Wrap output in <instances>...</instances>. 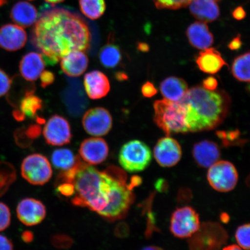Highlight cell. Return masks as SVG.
Returning a JSON list of instances; mask_svg holds the SVG:
<instances>
[{"mask_svg":"<svg viewBox=\"0 0 250 250\" xmlns=\"http://www.w3.org/2000/svg\"><path fill=\"white\" fill-rule=\"evenodd\" d=\"M31 42L42 53L45 63L54 65L73 51H85L91 42L85 21L67 9L43 10L33 28Z\"/></svg>","mask_w":250,"mask_h":250,"instance_id":"1","label":"cell"},{"mask_svg":"<svg viewBox=\"0 0 250 250\" xmlns=\"http://www.w3.org/2000/svg\"><path fill=\"white\" fill-rule=\"evenodd\" d=\"M69 183L74 188L71 202L78 207L86 208L99 213L108 203L110 177L105 170L100 171L81 161L78 156L71 169L61 171L55 183Z\"/></svg>","mask_w":250,"mask_h":250,"instance_id":"2","label":"cell"},{"mask_svg":"<svg viewBox=\"0 0 250 250\" xmlns=\"http://www.w3.org/2000/svg\"><path fill=\"white\" fill-rule=\"evenodd\" d=\"M186 107L188 132L196 133L215 129L229 111L231 99L224 90L210 91L203 86L188 89L181 100Z\"/></svg>","mask_w":250,"mask_h":250,"instance_id":"3","label":"cell"},{"mask_svg":"<svg viewBox=\"0 0 250 250\" xmlns=\"http://www.w3.org/2000/svg\"><path fill=\"white\" fill-rule=\"evenodd\" d=\"M105 170L110 177V192L107 206L98 214L107 221L121 220L126 217L135 199L133 193L135 187L127 183L126 174L121 168L111 166Z\"/></svg>","mask_w":250,"mask_h":250,"instance_id":"4","label":"cell"},{"mask_svg":"<svg viewBox=\"0 0 250 250\" xmlns=\"http://www.w3.org/2000/svg\"><path fill=\"white\" fill-rule=\"evenodd\" d=\"M155 123L170 136L171 134L187 133L186 107L182 101L171 102L159 100L154 103Z\"/></svg>","mask_w":250,"mask_h":250,"instance_id":"5","label":"cell"},{"mask_svg":"<svg viewBox=\"0 0 250 250\" xmlns=\"http://www.w3.org/2000/svg\"><path fill=\"white\" fill-rule=\"evenodd\" d=\"M228 239L227 231L220 224L206 222L190 237L189 250H223Z\"/></svg>","mask_w":250,"mask_h":250,"instance_id":"6","label":"cell"},{"mask_svg":"<svg viewBox=\"0 0 250 250\" xmlns=\"http://www.w3.org/2000/svg\"><path fill=\"white\" fill-rule=\"evenodd\" d=\"M152 160L151 149L140 140H132L122 146L118 161L122 167L129 173L145 170Z\"/></svg>","mask_w":250,"mask_h":250,"instance_id":"7","label":"cell"},{"mask_svg":"<svg viewBox=\"0 0 250 250\" xmlns=\"http://www.w3.org/2000/svg\"><path fill=\"white\" fill-rule=\"evenodd\" d=\"M21 175L28 183L34 186H43L52 176L51 164L45 156L40 154L28 155L21 167Z\"/></svg>","mask_w":250,"mask_h":250,"instance_id":"8","label":"cell"},{"mask_svg":"<svg viewBox=\"0 0 250 250\" xmlns=\"http://www.w3.org/2000/svg\"><path fill=\"white\" fill-rule=\"evenodd\" d=\"M210 186L217 191L228 192L232 190L238 182V172L231 162L220 161L210 167L207 174Z\"/></svg>","mask_w":250,"mask_h":250,"instance_id":"9","label":"cell"},{"mask_svg":"<svg viewBox=\"0 0 250 250\" xmlns=\"http://www.w3.org/2000/svg\"><path fill=\"white\" fill-rule=\"evenodd\" d=\"M198 212L190 206L177 208L171 215L170 232L180 239L190 238L201 227Z\"/></svg>","mask_w":250,"mask_h":250,"instance_id":"10","label":"cell"},{"mask_svg":"<svg viewBox=\"0 0 250 250\" xmlns=\"http://www.w3.org/2000/svg\"><path fill=\"white\" fill-rule=\"evenodd\" d=\"M47 144L62 146L69 144L72 138L71 126L67 119L55 115L50 118L43 130Z\"/></svg>","mask_w":250,"mask_h":250,"instance_id":"11","label":"cell"},{"mask_svg":"<svg viewBox=\"0 0 250 250\" xmlns=\"http://www.w3.org/2000/svg\"><path fill=\"white\" fill-rule=\"evenodd\" d=\"M83 125L86 132L93 136H102L111 129L112 118L104 108L95 107L89 109L84 114Z\"/></svg>","mask_w":250,"mask_h":250,"instance_id":"12","label":"cell"},{"mask_svg":"<svg viewBox=\"0 0 250 250\" xmlns=\"http://www.w3.org/2000/svg\"><path fill=\"white\" fill-rule=\"evenodd\" d=\"M154 156L157 163L163 167L176 165L182 156V149L176 140L167 136L158 141L154 149Z\"/></svg>","mask_w":250,"mask_h":250,"instance_id":"13","label":"cell"},{"mask_svg":"<svg viewBox=\"0 0 250 250\" xmlns=\"http://www.w3.org/2000/svg\"><path fill=\"white\" fill-rule=\"evenodd\" d=\"M46 208L43 203L34 198H24L19 202L17 215L21 223L28 227L35 226L44 220Z\"/></svg>","mask_w":250,"mask_h":250,"instance_id":"14","label":"cell"},{"mask_svg":"<svg viewBox=\"0 0 250 250\" xmlns=\"http://www.w3.org/2000/svg\"><path fill=\"white\" fill-rule=\"evenodd\" d=\"M79 152L81 157L87 164L99 165L107 158L109 147L104 139L93 137L83 141Z\"/></svg>","mask_w":250,"mask_h":250,"instance_id":"15","label":"cell"},{"mask_svg":"<svg viewBox=\"0 0 250 250\" xmlns=\"http://www.w3.org/2000/svg\"><path fill=\"white\" fill-rule=\"evenodd\" d=\"M27 40L26 31L17 24H7L0 28V48L9 52L23 48Z\"/></svg>","mask_w":250,"mask_h":250,"instance_id":"16","label":"cell"},{"mask_svg":"<svg viewBox=\"0 0 250 250\" xmlns=\"http://www.w3.org/2000/svg\"><path fill=\"white\" fill-rule=\"evenodd\" d=\"M192 155L199 167L208 168L220 159L221 151L216 143L205 140L193 146Z\"/></svg>","mask_w":250,"mask_h":250,"instance_id":"17","label":"cell"},{"mask_svg":"<svg viewBox=\"0 0 250 250\" xmlns=\"http://www.w3.org/2000/svg\"><path fill=\"white\" fill-rule=\"evenodd\" d=\"M83 85L87 96L94 100L104 98L110 90L107 77L98 70L87 73L84 77Z\"/></svg>","mask_w":250,"mask_h":250,"instance_id":"18","label":"cell"},{"mask_svg":"<svg viewBox=\"0 0 250 250\" xmlns=\"http://www.w3.org/2000/svg\"><path fill=\"white\" fill-rule=\"evenodd\" d=\"M186 35L190 44L198 49H208L214 43L213 35L207 24L203 21L190 24L186 31Z\"/></svg>","mask_w":250,"mask_h":250,"instance_id":"19","label":"cell"},{"mask_svg":"<svg viewBox=\"0 0 250 250\" xmlns=\"http://www.w3.org/2000/svg\"><path fill=\"white\" fill-rule=\"evenodd\" d=\"M45 62L42 54L30 52L25 55L20 62L21 77L27 81L33 82L40 77L45 68Z\"/></svg>","mask_w":250,"mask_h":250,"instance_id":"20","label":"cell"},{"mask_svg":"<svg viewBox=\"0 0 250 250\" xmlns=\"http://www.w3.org/2000/svg\"><path fill=\"white\" fill-rule=\"evenodd\" d=\"M88 62V58L85 52L73 51L61 59V66L62 71L68 76L77 77L86 70Z\"/></svg>","mask_w":250,"mask_h":250,"instance_id":"21","label":"cell"},{"mask_svg":"<svg viewBox=\"0 0 250 250\" xmlns=\"http://www.w3.org/2000/svg\"><path fill=\"white\" fill-rule=\"evenodd\" d=\"M196 62L200 70L205 73L215 74L228 64L220 52L213 48H209L199 53Z\"/></svg>","mask_w":250,"mask_h":250,"instance_id":"22","label":"cell"},{"mask_svg":"<svg viewBox=\"0 0 250 250\" xmlns=\"http://www.w3.org/2000/svg\"><path fill=\"white\" fill-rule=\"evenodd\" d=\"M189 5L190 14L203 22H212L220 17L216 0H193Z\"/></svg>","mask_w":250,"mask_h":250,"instance_id":"23","label":"cell"},{"mask_svg":"<svg viewBox=\"0 0 250 250\" xmlns=\"http://www.w3.org/2000/svg\"><path fill=\"white\" fill-rule=\"evenodd\" d=\"M11 20L16 24L23 28L35 24L38 18V12L33 4L27 1H20L12 8L10 12Z\"/></svg>","mask_w":250,"mask_h":250,"instance_id":"24","label":"cell"},{"mask_svg":"<svg viewBox=\"0 0 250 250\" xmlns=\"http://www.w3.org/2000/svg\"><path fill=\"white\" fill-rule=\"evenodd\" d=\"M188 89L186 81L176 77L166 78L160 85L161 92L165 99L174 102L181 101Z\"/></svg>","mask_w":250,"mask_h":250,"instance_id":"25","label":"cell"},{"mask_svg":"<svg viewBox=\"0 0 250 250\" xmlns=\"http://www.w3.org/2000/svg\"><path fill=\"white\" fill-rule=\"evenodd\" d=\"M34 92L27 94L19 104V108L13 112L14 118L18 121H23L28 117L31 118L37 116V112L42 110V100L34 95Z\"/></svg>","mask_w":250,"mask_h":250,"instance_id":"26","label":"cell"},{"mask_svg":"<svg viewBox=\"0 0 250 250\" xmlns=\"http://www.w3.org/2000/svg\"><path fill=\"white\" fill-rule=\"evenodd\" d=\"M64 102L68 111L74 115H78L86 108L87 102L80 84H73L64 93Z\"/></svg>","mask_w":250,"mask_h":250,"instance_id":"27","label":"cell"},{"mask_svg":"<svg viewBox=\"0 0 250 250\" xmlns=\"http://www.w3.org/2000/svg\"><path fill=\"white\" fill-rule=\"evenodd\" d=\"M100 62L105 68H114L121 63L123 56L119 46L113 42H109L100 51Z\"/></svg>","mask_w":250,"mask_h":250,"instance_id":"28","label":"cell"},{"mask_svg":"<svg viewBox=\"0 0 250 250\" xmlns=\"http://www.w3.org/2000/svg\"><path fill=\"white\" fill-rule=\"evenodd\" d=\"M78 156H75L70 149L61 148L55 150L52 155V162L54 167L61 171L71 169L76 165Z\"/></svg>","mask_w":250,"mask_h":250,"instance_id":"29","label":"cell"},{"mask_svg":"<svg viewBox=\"0 0 250 250\" xmlns=\"http://www.w3.org/2000/svg\"><path fill=\"white\" fill-rule=\"evenodd\" d=\"M12 80V84L10 89L8 93V101L15 107H18L21 100L27 94L34 92V87L33 86L26 85L24 84L23 81L17 76Z\"/></svg>","mask_w":250,"mask_h":250,"instance_id":"30","label":"cell"},{"mask_svg":"<svg viewBox=\"0 0 250 250\" xmlns=\"http://www.w3.org/2000/svg\"><path fill=\"white\" fill-rule=\"evenodd\" d=\"M232 74L237 80L250 83V52L234 59L232 65Z\"/></svg>","mask_w":250,"mask_h":250,"instance_id":"31","label":"cell"},{"mask_svg":"<svg viewBox=\"0 0 250 250\" xmlns=\"http://www.w3.org/2000/svg\"><path fill=\"white\" fill-rule=\"evenodd\" d=\"M17 173L11 163L0 161V197L4 195L17 180Z\"/></svg>","mask_w":250,"mask_h":250,"instance_id":"32","label":"cell"},{"mask_svg":"<svg viewBox=\"0 0 250 250\" xmlns=\"http://www.w3.org/2000/svg\"><path fill=\"white\" fill-rule=\"evenodd\" d=\"M79 4L82 13L91 20L101 18L106 9L104 0H79Z\"/></svg>","mask_w":250,"mask_h":250,"instance_id":"33","label":"cell"},{"mask_svg":"<svg viewBox=\"0 0 250 250\" xmlns=\"http://www.w3.org/2000/svg\"><path fill=\"white\" fill-rule=\"evenodd\" d=\"M40 134L41 127L38 125H32L28 127L25 132L21 129L18 131V133L15 134L16 142L21 147L26 148Z\"/></svg>","mask_w":250,"mask_h":250,"instance_id":"34","label":"cell"},{"mask_svg":"<svg viewBox=\"0 0 250 250\" xmlns=\"http://www.w3.org/2000/svg\"><path fill=\"white\" fill-rule=\"evenodd\" d=\"M218 138L226 147L233 146H242L246 143L245 140L240 139L239 130L218 131L216 133Z\"/></svg>","mask_w":250,"mask_h":250,"instance_id":"35","label":"cell"},{"mask_svg":"<svg viewBox=\"0 0 250 250\" xmlns=\"http://www.w3.org/2000/svg\"><path fill=\"white\" fill-rule=\"evenodd\" d=\"M235 239L243 250H250V224H243L237 228Z\"/></svg>","mask_w":250,"mask_h":250,"instance_id":"36","label":"cell"},{"mask_svg":"<svg viewBox=\"0 0 250 250\" xmlns=\"http://www.w3.org/2000/svg\"><path fill=\"white\" fill-rule=\"evenodd\" d=\"M193 0H153L156 7L159 9H179L185 8Z\"/></svg>","mask_w":250,"mask_h":250,"instance_id":"37","label":"cell"},{"mask_svg":"<svg viewBox=\"0 0 250 250\" xmlns=\"http://www.w3.org/2000/svg\"><path fill=\"white\" fill-rule=\"evenodd\" d=\"M11 222L10 208L5 203L0 202V232L7 229Z\"/></svg>","mask_w":250,"mask_h":250,"instance_id":"38","label":"cell"},{"mask_svg":"<svg viewBox=\"0 0 250 250\" xmlns=\"http://www.w3.org/2000/svg\"><path fill=\"white\" fill-rule=\"evenodd\" d=\"M51 243L56 248L67 249L73 245V240L65 234H58L51 237Z\"/></svg>","mask_w":250,"mask_h":250,"instance_id":"39","label":"cell"},{"mask_svg":"<svg viewBox=\"0 0 250 250\" xmlns=\"http://www.w3.org/2000/svg\"><path fill=\"white\" fill-rule=\"evenodd\" d=\"M11 84L12 79L5 71L0 69V98L8 93Z\"/></svg>","mask_w":250,"mask_h":250,"instance_id":"40","label":"cell"},{"mask_svg":"<svg viewBox=\"0 0 250 250\" xmlns=\"http://www.w3.org/2000/svg\"><path fill=\"white\" fill-rule=\"evenodd\" d=\"M41 85L45 88V87L51 85L54 82L55 77L54 73L51 71H45L42 72L40 76Z\"/></svg>","mask_w":250,"mask_h":250,"instance_id":"41","label":"cell"},{"mask_svg":"<svg viewBox=\"0 0 250 250\" xmlns=\"http://www.w3.org/2000/svg\"><path fill=\"white\" fill-rule=\"evenodd\" d=\"M142 92L145 98H150L158 93V90L154 84L149 82V81H147L142 86Z\"/></svg>","mask_w":250,"mask_h":250,"instance_id":"42","label":"cell"},{"mask_svg":"<svg viewBox=\"0 0 250 250\" xmlns=\"http://www.w3.org/2000/svg\"><path fill=\"white\" fill-rule=\"evenodd\" d=\"M129 227L125 223L118 224L114 230L115 236L121 238L129 236Z\"/></svg>","mask_w":250,"mask_h":250,"instance_id":"43","label":"cell"},{"mask_svg":"<svg viewBox=\"0 0 250 250\" xmlns=\"http://www.w3.org/2000/svg\"><path fill=\"white\" fill-rule=\"evenodd\" d=\"M203 87L205 89L210 91H214L217 90L218 83V81L216 78L213 77H209L206 78V79L203 81Z\"/></svg>","mask_w":250,"mask_h":250,"instance_id":"44","label":"cell"},{"mask_svg":"<svg viewBox=\"0 0 250 250\" xmlns=\"http://www.w3.org/2000/svg\"><path fill=\"white\" fill-rule=\"evenodd\" d=\"M13 243L7 236L0 234V250H13Z\"/></svg>","mask_w":250,"mask_h":250,"instance_id":"45","label":"cell"},{"mask_svg":"<svg viewBox=\"0 0 250 250\" xmlns=\"http://www.w3.org/2000/svg\"><path fill=\"white\" fill-rule=\"evenodd\" d=\"M192 193L189 189L186 188L180 190L178 193V200L181 202L189 201L191 198Z\"/></svg>","mask_w":250,"mask_h":250,"instance_id":"46","label":"cell"},{"mask_svg":"<svg viewBox=\"0 0 250 250\" xmlns=\"http://www.w3.org/2000/svg\"><path fill=\"white\" fill-rule=\"evenodd\" d=\"M242 45V42L241 40V37L240 35L237 36L234 38L228 44V48L232 51H236L238 50Z\"/></svg>","mask_w":250,"mask_h":250,"instance_id":"47","label":"cell"},{"mask_svg":"<svg viewBox=\"0 0 250 250\" xmlns=\"http://www.w3.org/2000/svg\"><path fill=\"white\" fill-rule=\"evenodd\" d=\"M232 16L235 20L241 21L246 18V12L242 7H238L234 9Z\"/></svg>","mask_w":250,"mask_h":250,"instance_id":"48","label":"cell"},{"mask_svg":"<svg viewBox=\"0 0 250 250\" xmlns=\"http://www.w3.org/2000/svg\"><path fill=\"white\" fill-rule=\"evenodd\" d=\"M155 187L156 189L159 191L164 192L167 191L168 188V184L167 181L163 179H159L155 184Z\"/></svg>","mask_w":250,"mask_h":250,"instance_id":"49","label":"cell"},{"mask_svg":"<svg viewBox=\"0 0 250 250\" xmlns=\"http://www.w3.org/2000/svg\"><path fill=\"white\" fill-rule=\"evenodd\" d=\"M21 238L23 241L26 243L32 242L34 240V234L31 231L26 230L21 233Z\"/></svg>","mask_w":250,"mask_h":250,"instance_id":"50","label":"cell"},{"mask_svg":"<svg viewBox=\"0 0 250 250\" xmlns=\"http://www.w3.org/2000/svg\"><path fill=\"white\" fill-rule=\"evenodd\" d=\"M223 250H243L239 246L236 245H232L224 247Z\"/></svg>","mask_w":250,"mask_h":250,"instance_id":"51","label":"cell"},{"mask_svg":"<svg viewBox=\"0 0 250 250\" xmlns=\"http://www.w3.org/2000/svg\"><path fill=\"white\" fill-rule=\"evenodd\" d=\"M220 219L222 222L224 223H227L230 220L229 215L227 213H222L220 215Z\"/></svg>","mask_w":250,"mask_h":250,"instance_id":"52","label":"cell"},{"mask_svg":"<svg viewBox=\"0 0 250 250\" xmlns=\"http://www.w3.org/2000/svg\"><path fill=\"white\" fill-rule=\"evenodd\" d=\"M139 49L141 51L147 52L149 50V46L145 43H140L139 45Z\"/></svg>","mask_w":250,"mask_h":250,"instance_id":"53","label":"cell"},{"mask_svg":"<svg viewBox=\"0 0 250 250\" xmlns=\"http://www.w3.org/2000/svg\"><path fill=\"white\" fill-rule=\"evenodd\" d=\"M142 250H164L161 249V248H159V247H157V246H151L146 247V248H144Z\"/></svg>","mask_w":250,"mask_h":250,"instance_id":"54","label":"cell"},{"mask_svg":"<svg viewBox=\"0 0 250 250\" xmlns=\"http://www.w3.org/2000/svg\"><path fill=\"white\" fill-rule=\"evenodd\" d=\"M45 1L46 2L49 3V4H58V3L63 2L64 0H45Z\"/></svg>","mask_w":250,"mask_h":250,"instance_id":"55","label":"cell"},{"mask_svg":"<svg viewBox=\"0 0 250 250\" xmlns=\"http://www.w3.org/2000/svg\"><path fill=\"white\" fill-rule=\"evenodd\" d=\"M246 183L247 185L250 187V173L248 177H247Z\"/></svg>","mask_w":250,"mask_h":250,"instance_id":"56","label":"cell"},{"mask_svg":"<svg viewBox=\"0 0 250 250\" xmlns=\"http://www.w3.org/2000/svg\"><path fill=\"white\" fill-rule=\"evenodd\" d=\"M8 1V0H0V7H2V5H4L6 4Z\"/></svg>","mask_w":250,"mask_h":250,"instance_id":"57","label":"cell"},{"mask_svg":"<svg viewBox=\"0 0 250 250\" xmlns=\"http://www.w3.org/2000/svg\"><path fill=\"white\" fill-rule=\"evenodd\" d=\"M216 1H217V2H218V1H221V0H216Z\"/></svg>","mask_w":250,"mask_h":250,"instance_id":"58","label":"cell"}]
</instances>
